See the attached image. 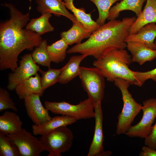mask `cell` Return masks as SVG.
I'll return each instance as SVG.
<instances>
[{"mask_svg": "<svg viewBox=\"0 0 156 156\" xmlns=\"http://www.w3.org/2000/svg\"><path fill=\"white\" fill-rule=\"evenodd\" d=\"M4 5L9 9L10 17L0 23V70L13 72L18 66L19 54L25 49L32 50L42 40L41 36L24 28L30 20L29 12L24 14L11 3Z\"/></svg>", "mask_w": 156, "mask_h": 156, "instance_id": "6da1fadb", "label": "cell"}, {"mask_svg": "<svg viewBox=\"0 0 156 156\" xmlns=\"http://www.w3.org/2000/svg\"><path fill=\"white\" fill-rule=\"evenodd\" d=\"M136 18L134 16L124 17L121 21L109 20L92 32L87 40L76 44L67 53H79L97 60L114 50L125 49L127 45L125 39Z\"/></svg>", "mask_w": 156, "mask_h": 156, "instance_id": "7a4b0ae2", "label": "cell"}, {"mask_svg": "<svg viewBox=\"0 0 156 156\" xmlns=\"http://www.w3.org/2000/svg\"><path fill=\"white\" fill-rule=\"evenodd\" d=\"M131 56L125 49H116L102 58L94 60L93 65L97 68L107 80L114 82L117 78L123 79L130 85L137 86L133 71L129 68L132 62Z\"/></svg>", "mask_w": 156, "mask_h": 156, "instance_id": "3957f363", "label": "cell"}, {"mask_svg": "<svg viewBox=\"0 0 156 156\" xmlns=\"http://www.w3.org/2000/svg\"><path fill=\"white\" fill-rule=\"evenodd\" d=\"M114 82L121 91L123 103L122 111L118 117L116 133L118 135L125 134L135 117L142 110V106L135 100L129 91L128 88L130 84L128 81L117 78Z\"/></svg>", "mask_w": 156, "mask_h": 156, "instance_id": "277c9868", "label": "cell"}, {"mask_svg": "<svg viewBox=\"0 0 156 156\" xmlns=\"http://www.w3.org/2000/svg\"><path fill=\"white\" fill-rule=\"evenodd\" d=\"M82 86L94 105L101 102L104 95L105 77L96 67L80 66L78 76Z\"/></svg>", "mask_w": 156, "mask_h": 156, "instance_id": "5b68a950", "label": "cell"}, {"mask_svg": "<svg viewBox=\"0 0 156 156\" xmlns=\"http://www.w3.org/2000/svg\"><path fill=\"white\" fill-rule=\"evenodd\" d=\"M73 135L67 126L58 127L39 138L44 151L49 152L48 156H60L68 151L73 144Z\"/></svg>", "mask_w": 156, "mask_h": 156, "instance_id": "8992f818", "label": "cell"}, {"mask_svg": "<svg viewBox=\"0 0 156 156\" xmlns=\"http://www.w3.org/2000/svg\"><path fill=\"white\" fill-rule=\"evenodd\" d=\"M44 104L45 107L52 113L68 116L77 120L95 118L94 105L88 98L76 105L72 104L64 101H45Z\"/></svg>", "mask_w": 156, "mask_h": 156, "instance_id": "52a82bcc", "label": "cell"}, {"mask_svg": "<svg viewBox=\"0 0 156 156\" xmlns=\"http://www.w3.org/2000/svg\"><path fill=\"white\" fill-rule=\"evenodd\" d=\"M142 110L143 116L140 122L131 126L125 133L130 137L145 139L150 133L156 117V98H151L143 102Z\"/></svg>", "mask_w": 156, "mask_h": 156, "instance_id": "ba28073f", "label": "cell"}, {"mask_svg": "<svg viewBox=\"0 0 156 156\" xmlns=\"http://www.w3.org/2000/svg\"><path fill=\"white\" fill-rule=\"evenodd\" d=\"M6 135L17 146L21 156H39L44 151L39 139L24 129L17 133Z\"/></svg>", "mask_w": 156, "mask_h": 156, "instance_id": "9c48e42d", "label": "cell"}, {"mask_svg": "<svg viewBox=\"0 0 156 156\" xmlns=\"http://www.w3.org/2000/svg\"><path fill=\"white\" fill-rule=\"evenodd\" d=\"M19 66L12 73L8 74L7 89L15 90L16 86L25 80L35 75L40 68L33 60L31 54H27L21 57Z\"/></svg>", "mask_w": 156, "mask_h": 156, "instance_id": "30bf717a", "label": "cell"}, {"mask_svg": "<svg viewBox=\"0 0 156 156\" xmlns=\"http://www.w3.org/2000/svg\"><path fill=\"white\" fill-rule=\"evenodd\" d=\"M94 107L95 113L94 133L87 156H109L111 155L112 153L109 151H104L103 145L104 137L101 102H99L94 105Z\"/></svg>", "mask_w": 156, "mask_h": 156, "instance_id": "8fae6325", "label": "cell"}, {"mask_svg": "<svg viewBox=\"0 0 156 156\" xmlns=\"http://www.w3.org/2000/svg\"><path fill=\"white\" fill-rule=\"evenodd\" d=\"M40 96L38 94H32L24 99L27 114L37 125L42 124L52 118L49 115V110L42 105L40 99Z\"/></svg>", "mask_w": 156, "mask_h": 156, "instance_id": "7c38bea8", "label": "cell"}, {"mask_svg": "<svg viewBox=\"0 0 156 156\" xmlns=\"http://www.w3.org/2000/svg\"><path fill=\"white\" fill-rule=\"evenodd\" d=\"M37 4V10L41 14L49 13L55 15L62 16L73 23L77 20L74 15L66 9L63 1L60 0H35Z\"/></svg>", "mask_w": 156, "mask_h": 156, "instance_id": "4fadbf2b", "label": "cell"}, {"mask_svg": "<svg viewBox=\"0 0 156 156\" xmlns=\"http://www.w3.org/2000/svg\"><path fill=\"white\" fill-rule=\"evenodd\" d=\"M126 43L127 47L132 55V62H136L141 65L156 58V50L150 48L144 44L134 41Z\"/></svg>", "mask_w": 156, "mask_h": 156, "instance_id": "5bb4252c", "label": "cell"}, {"mask_svg": "<svg viewBox=\"0 0 156 156\" xmlns=\"http://www.w3.org/2000/svg\"><path fill=\"white\" fill-rule=\"evenodd\" d=\"M151 23H156V0H146L143 10L130 27L129 34H136L143 26Z\"/></svg>", "mask_w": 156, "mask_h": 156, "instance_id": "9a60e30c", "label": "cell"}, {"mask_svg": "<svg viewBox=\"0 0 156 156\" xmlns=\"http://www.w3.org/2000/svg\"><path fill=\"white\" fill-rule=\"evenodd\" d=\"M77 121L75 118L68 116H55L41 125H33L32 127V132L35 135H45L60 127L71 125Z\"/></svg>", "mask_w": 156, "mask_h": 156, "instance_id": "2e32d148", "label": "cell"}, {"mask_svg": "<svg viewBox=\"0 0 156 156\" xmlns=\"http://www.w3.org/2000/svg\"><path fill=\"white\" fill-rule=\"evenodd\" d=\"M156 38L155 23H148L141 28L135 34H129L125 41H134L142 42L147 47L155 50L154 41Z\"/></svg>", "mask_w": 156, "mask_h": 156, "instance_id": "e0dca14e", "label": "cell"}, {"mask_svg": "<svg viewBox=\"0 0 156 156\" xmlns=\"http://www.w3.org/2000/svg\"><path fill=\"white\" fill-rule=\"evenodd\" d=\"M15 90L21 99L32 94L42 96L44 91L41 85L40 77L38 73L34 77H31L20 83Z\"/></svg>", "mask_w": 156, "mask_h": 156, "instance_id": "ac0fdd59", "label": "cell"}, {"mask_svg": "<svg viewBox=\"0 0 156 156\" xmlns=\"http://www.w3.org/2000/svg\"><path fill=\"white\" fill-rule=\"evenodd\" d=\"M88 56L82 54L71 57L67 63L62 68L58 82L65 84L78 76L80 65Z\"/></svg>", "mask_w": 156, "mask_h": 156, "instance_id": "d6986e66", "label": "cell"}, {"mask_svg": "<svg viewBox=\"0 0 156 156\" xmlns=\"http://www.w3.org/2000/svg\"><path fill=\"white\" fill-rule=\"evenodd\" d=\"M73 1V0H66L63 2L65 7L73 13L77 20L83 25L88 32L92 33L100 26L92 20L90 13H86L83 8H76Z\"/></svg>", "mask_w": 156, "mask_h": 156, "instance_id": "ffe728a7", "label": "cell"}, {"mask_svg": "<svg viewBox=\"0 0 156 156\" xmlns=\"http://www.w3.org/2000/svg\"><path fill=\"white\" fill-rule=\"evenodd\" d=\"M146 0H122L111 8L107 19H116L121 12L127 10L133 12L138 17L141 13L143 5Z\"/></svg>", "mask_w": 156, "mask_h": 156, "instance_id": "44dd1931", "label": "cell"}, {"mask_svg": "<svg viewBox=\"0 0 156 156\" xmlns=\"http://www.w3.org/2000/svg\"><path fill=\"white\" fill-rule=\"evenodd\" d=\"M23 122L15 113L7 111L0 116V132L5 134L17 133L23 129Z\"/></svg>", "mask_w": 156, "mask_h": 156, "instance_id": "7402d4cb", "label": "cell"}, {"mask_svg": "<svg viewBox=\"0 0 156 156\" xmlns=\"http://www.w3.org/2000/svg\"><path fill=\"white\" fill-rule=\"evenodd\" d=\"M91 34L86 30L81 23L77 21L73 23L72 27L69 30L62 32L60 36L68 45H72L81 43L83 39L89 38Z\"/></svg>", "mask_w": 156, "mask_h": 156, "instance_id": "603a6c76", "label": "cell"}, {"mask_svg": "<svg viewBox=\"0 0 156 156\" xmlns=\"http://www.w3.org/2000/svg\"><path fill=\"white\" fill-rule=\"evenodd\" d=\"M51 16V14L49 13L42 14L39 17L31 19L27 25L26 28L40 36L53 31L54 28L49 21Z\"/></svg>", "mask_w": 156, "mask_h": 156, "instance_id": "cb8c5ba5", "label": "cell"}, {"mask_svg": "<svg viewBox=\"0 0 156 156\" xmlns=\"http://www.w3.org/2000/svg\"><path fill=\"white\" fill-rule=\"evenodd\" d=\"M68 44L61 38L47 47V51L51 62L58 63L65 58Z\"/></svg>", "mask_w": 156, "mask_h": 156, "instance_id": "d4e9b609", "label": "cell"}, {"mask_svg": "<svg viewBox=\"0 0 156 156\" xmlns=\"http://www.w3.org/2000/svg\"><path fill=\"white\" fill-rule=\"evenodd\" d=\"M47 40H42L38 46L35 47L31 56L35 63L49 68L51 61L47 51Z\"/></svg>", "mask_w": 156, "mask_h": 156, "instance_id": "484cf974", "label": "cell"}, {"mask_svg": "<svg viewBox=\"0 0 156 156\" xmlns=\"http://www.w3.org/2000/svg\"><path fill=\"white\" fill-rule=\"evenodd\" d=\"M0 156H21L16 145L7 135L0 132Z\"/></svg>", "mask_w": 156, "mask_h": 156, "instance_id": "4316f807", "label": "cell"}, {"mask_svg": "<svg viewBox=\"0 0 156 156\" xmlns=\"http://www.w3.org/2000/svg\"><path fill=\"white\" fill-rule=\"evenodd\" d=\"M89 0L92 2L97 8L99 16L96 21L101 26L105 23L112 5L117 1H120L122 0Z\"/></svg>", "mask_w": 156, "mask_h": 156, "instance_id": "83f0119b", "label": "cell"}, {"mask_svg": "<svg viewBox=\"0 0 156 156\" xmlns=\"http://www.w3.org/2000/svg\"><path fill=\"white\" fill-rule=\"evenodd\" d=\"M62 68L59 69H53L50 68L46 71H44L40 69L39 70L41 74L40 81L42 86L44 90L58 82V79L62 71Z\"/></svg>", "mask_w": 156, "mask_h": 156, "instance_id": "f1b7e54d", "label": "cell"}, {"mask_svg": "<svg viewBox=\"0 0 156 156\" xmlns=\"http://www.w3.org/2000/svg\"><path fill=\"white\" fill-rule=\"evenodd\" d=\"M10 109L15 112L18 111L15 103L10 98V94L6 90L0 88V112Z\"/></svg>", "mask_w": 156, "mask_h": 156, "instance_id": "f546056e", "label": "cell"}, {"mask_svg": "<svg viewBox=\"0 0 156 156\" xmlns=\"http://www.w3.org/2000/svg\"><path fill=\"white\" fill-rule=\"evenodd\" d=\"M137 81V86H141L147 80L151 79L156 82V68L144 72L133 71Z\"/></svg>", "mask_w": 156, "mask_h": 156, "instance_id": "4dcf8cb0", "label": "cell"}, {"mask_svg": "<svg viewBox=\"0 0 156 156\" xmlns=\"http://www.w3.org/2000/svg\"><path fill=\"white\" fill-rule=\"evenodd\" d=\"M144 143L145 145L156 149V122L152 126L149 134L145 139Z\"/></svg>", "mask_w": 156, "mask_h": 156, "instance_id": "1f68e13d", "label": "cell"}, {"mask_svg": "<svg viewBox=\"0 0 156 156\" xmlns=\"http://www.w3.org/2000/svg\"><path fill=\"white\" fill-rule=\"evenodd\" d=\"M140 156H156V149H153L147 146H143L139 153Z\"/></svg>", "mask_w": 156, "mask_h": 156, "instance_id": "d6a6232c", "label": "cell"}, {"mask_svg": "<svg viewBox=\"0 0 156 156\" xmlns=\"http://www.w3.org/2000/svg\"><path fill=\"white\" fill-rule=\"evenodd\" d=\"M154 45L155 47V50H156V38L154 41Z\"/></svg>", "mask_w": 156, "mask_h": 156, "instance_id": "836d02e7", "label": "cell"}, {"mask_svg": "<svg viewBox=\"0 0 156 156\" xmlns=\"http://www.w3.org/2000/svg\"><path fill=\"white\" fill-rule=\"evenodd\" d=\"M29 0L30 2H31V1L32 0Z\"/></svg>", "mask_w": 156, "mask_h": 156, "instance_id": "e575fe53", "label": "cell"}, {"mask_svg": "<svg viewBox=\"0 0 156 156\" xmlns=\"http://www.w3.org/2000/svg\"><path fill=\"white\" fill-rule=\"evenodd\" d=\"M61 0V1H62V0Z\"/></svg>", "mask_w": 156, "mask_h": 156, "instance_id": "d590c367", "label": "cell"}]
</instances>
